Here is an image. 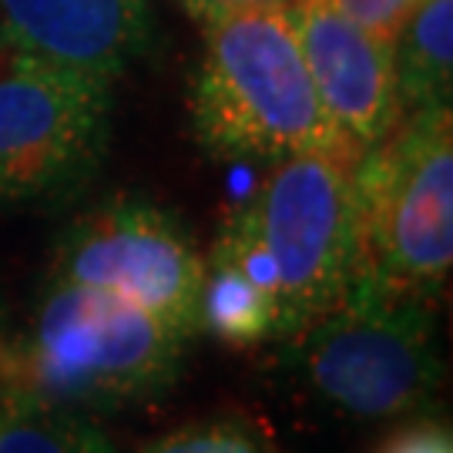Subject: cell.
<instances>
[{"instance_id": "5", "label": "cell", "mask_w": 453, "mask_h": 453, "mask_svg": "<svg viewBox=\"0 0 453 453\" xmlns=\"http://www.w3.org/2000/svg\"><path fill=\"white\" fill-rule=\"evenodd\" d=\"M363 269L440 303L453 269V111H406L353 168Z\"/></svg>"}, {"instance_id": "1", "label": "cell", "mask_w": 453, "mask_h": 453, "mask_svg": "<svg viewBox=\"0 0 453 453\" xmlns=\"http://www.w3.org/2000/svg\"><path fill=\"white\" fill-rule=\"evenodd\" d=\"M353 168L316 151L269 162L209 249L269 299L279 342L329 312L363 269Z\"/></svg>"}, {"instance_id": "2", "label": "cell", "mask_w": 453, "mask_h": 453, "mask_svg": "<svg viewBox=\"0 0 453 453\" xmlns=\"http://www.w3.org/2000/svg\"><path fill=\"white\" fill-rule=\"evenodd\" d=\"M192 336L91 286L48 279L27 323L0 340V387L88 417L172 393Z\"/></svg>"}, {"instance_id": "9", "label": "cell", "mask_w": 453, "mask_h": 453, "mask_svg": "<svg viewBox=\"0 0 453 453\" xmlns=\"http://www.w3.org/2000/svg\"><path fill=\"white\" fill-rule=\"evenodd\" d=\"M148 44L145 0H0V50L108 88Z\"/></svg>"}, {"instance_id": "10", "label": "cell", "mask_w": 453, "mask_h": 453, "mask_svg": "<svg viewBox=\"0 0 453 453\" xmlns=\"http://www.w3.org/2000/svg\"><path fill=\"white\" fill-rule=\"evenodd\" d=\"M393 65L406 111L450 108L453 0H420L393 41Z\"/></svg>"}, {"instance_id": "11", "label": "cell", "mask_w": 453, "mask_h": 453, "mask_svg": "<svg viewBox=\"0 0 453 453\" xmlns=\"http://www.w3.org/2000/svg\"><path fill=\"white\" fill-rule=\"evenodd\" d=\"M0 453H114L97 417L0 387Z\"/></svg>"}, {"instance_id": "15", "label": "cell", "mask_w": 453, "mask_h": 453, "mask_svg": "<svg viewBox=\"0 0 453 453\" xmlns=\"http://www.w3.org/2000/svg\"><path fill=\"white\" fill-rule=\"evenodd\" d=\"M181 7L202 20V24H215L226 17L256 14V11H286L292 0H179Z\"/></svg>"}, {"instance_id": "7", "label": "cell", "mask_w": 453, "mask_h": 453, "mask_svg": "<svg viewBox=\"0 0 453 453\" xmlns=\"http://www.w3.org/2000/svg\"><path fill=\"white\" fill-rule=\"evenodd\" d=\"M111 91L11 61L0 67V202H61L97 175Z\"/></svg>"}, {"instance_id": "13", "label": "cell", "mask_w": 453, "mask_h": 453, "mask_svg": "<svg viewBox=\"0 0 453 453\" xmlns=\"http://www.w3.org/2000/svg\"><path fill=\"white\" fill-rule=\"evenodd\" d=\"M342 17H349L353 24L366 27L370 34L383 41H396V34L403 31L406 17L420 7V0H329Z\"/></svg>"}, {"instance_id": "14", "label": "cell", "mask_w": 453, "mask_h": 453, "mask_svg": "<svg viewBox=\"0 0 453 453\" xmlns=\"http://www.w3.org/2000/svg\"><path fill=\"white\" fill-rule=\"evenodd\" d=\"M376 453H453L450 426L437 420H406L393 437H387Z\"/></svg>"}, {"instance_id": "4", "label": "cell", "mask_w": 453, "mask_h": 453, "mask_svg": "<svg viewBox=\"0 0 453 453\" xmlns=\"http://www.w3.org/2000/svg\"><path fill=\"white\" fill-rule=\"evenodd\" d=\"M188 108L198 145L215 158L279 162L316 151L359 162L312 88L286 11L205 24Z\"/></svg>"}, {"instance_id": "6", "label": "cell", "mask_w": 453, "mask_h": 453, "mask_svg": "<svg viewBox=\"0 0 453 453\" xmlns=\"http://www.w3.org/2000/svg\"><path fill=\"white\" fill-rule=\"evenodd\" d=\"M202 273L205 256L172 211L114 195L65 228L48 279L114 292L195 340Z\"/></svg>"}, {"instance_id": "8", "label": "cell", "mask_w": 453, "mask_h": 453, "mask_svg": "<svg viewBox=\"0 0 453 453\" xmlns=\"http://www.w3.org/2000/svg\"><path fill=\"white\" fill-rule=\"evenodd\" d=\"M286 14L329 121L363 158L406 114L393 44L342 17L329 0H292Z\"/></svg>"}, {"instance_id": "12", "label": "cell", "mask_w": 453, "mask_h": 453, "mask_svg": "<svg viewBox=\"0 0 453 453\" xmlns=\"http://www.w3.org/2000/svg\"><path fill=\"white\" fill-rule=\"evenodd\" d=\"M138 453H265V447L259 434L239 417H209L181 423Z\"/></svg>"}, {"instance_id": "3", "label": "cell", "mask_w": 453, "mask_h": 453, "mask_svg": "<svg viewBox=\"0 0 453 453\" xmlns=\"http://www.w3.org/2000/svg\"><path fill=\"white\" fill-rule=\"evenodd\" d=\"M275 346L292 383L346 420H413L443 387L437 303L366 269L329 312Z\"/></svg>"}, {"instance_id": "16", "label": "cell", "mask_w": 453, "mask_h": 453, "mask_svg": "<svg viewBox=\"0 0 453 453\" xmlns=\"http://www.w3.org/2000/svg\"><path fill=\"white\" fill-rule=\"evenodd\" d=\"M7 329H11V323H7V309H4V299H0V340H4Z\"/></svg>"}]
</instances>
